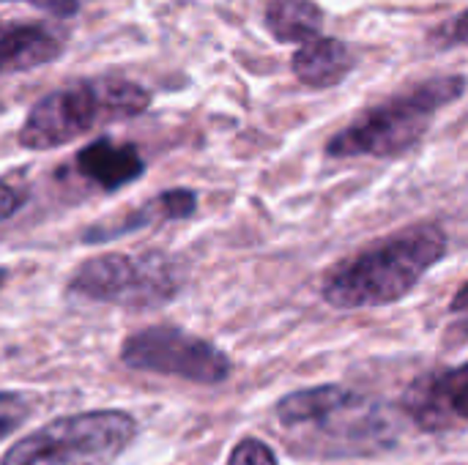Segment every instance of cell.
Masks as SVG:
<instances>
[{"label": "cell", "mask_w": 468, "mask_h": 465, "mask_svg": "<svg viewBox=\"0 0 468 465\" xmlns=\"http://www.w3.org/2000/svg\"><path fill=\"white\" fill-rule=\"evenodd\" d=\"M263 22L277 44H304L321 36L326 16L315 0H269Z\"/></svg>", "instance_id": "4fadbf2b"}, {"label": "cell", "mask_w": 468, "mask_h": 465, "mask_svg": "<svg viewBox=\"0 0 468 465\" xmlns=\"http://www.w3.org/2000/svg\"><path fill=\"white\" fill-rule=\"evenodd\" d=\"M27 206V189L11 181H0V225L16 217Z\"/></svg>", "instance_id": "e0dca14e"}, {"label": "cell", "mask_w": 468, "mask_h": 465, "mask_svg": "<svg viewBox=\"0 0 468 465\" xmlns=\"http://www.w3.org/2000/svg\"><path fill=\"white\" fill-rule=\"evenodd\" d=\"M74 173L101 192H118L145 173V159L137 145L96 137L74 156Z\"/></svg>", "instance_id": "30bf717a"}, {"label": "cell", "mask_w": 468, "mask_h": 465, "mask_svg": "<svg viewBox=\"0 0 468 465\" xmlns=\"http://www.w3.org/2000/svg\"><path fill=\"white\" fill-rule=\"evenodd\" d=\"M33 414V400L30 395L22 392H0V441L16 433L27 417Z\"/></svg>", "instance_id": "5bb4252c"}, {"label": "cell", "mask_w": 468, "mask_h": 465, "mask_svg": "<svg viewBox=\"0 0 468 465\" xmlns=\"http://www.w3.org/2000/svg\"><path fill=\"white\" fill-rule=\"evenodd\" d=\"M274 417L291 449L321 460L378 458L400 441V419L392 406L340 384L291 392L274 406Z\"/></svg>", "instance_id": "6da1fadb"}, {"label": "cell", "mask_w": 468, "mask_h": 465, "mask_svg": "<svg viewBox=\"0 0 468 465\" xmlns=\"http://www.w3.org/2000/svg\"><path fill=\"white\" fill-rule=\"evenodd\" d=\"M354 69H356L354 49L332 36H318L313 41H304L291 58L293 77L313 90H326L340 85Z\"/></svg>", "instance_id": "7c38bea8"}, {"label": "cell", "mask_w": 468, "mask_h": 465, "mask_svg": "<svg viewBox=\"0 0 468 465\" xmlns=\"http://www.w3.org/2000/svg\"><path fill=\"white\" fill-rule=\"evenodd\" d=\"M466 400L468 367L455 365V367H436L417 375L406 386L398 408L417 430L441 436L466 428Z\"/></svg>", "instance_id": "ba28073f"}, {"label": "cell", "mask_w": 468, "mask_h": 465, "mask_svg": "<svg viewBox=\"0 0 468 465\" xmlns=\"http://www.w3.org/2000/svg\"><path fill=\"white\" fill-rule=\"evenodd\" d=\"M0 3H27L33 8H41L58 19H69L80 11V0H0Z\"/></svg>", "instance_id": "ac0fdd59"}, {"label": "cell", "mask_w": 468, "mask_h": 465, "mask_svg": "<svg viewBox=\"0 0 468 465\" xmlns=\"http://www.w3.org/2000/svg\"><path fill=\"white\" fill-rule=\"evenodd\" d=\"M5 280H8V269L0 266V291H3V285H5Z\"/></svg>", "instance_id": "d6986e66"}, {"label": "cell", "mask_w": 468, "mask_h": 465, "mask_svg": "<svg viewBox=\"0 0 468 465\" xmlns=\"http://www.w3.org/2000/svg\"><path fill=\"white\" fill-rule=\"evenodd\" d=\"M145 85L121 77H90L41 96L25 115L16 143L25 151H52L74 143L96 126L129 121L151 107Z\"/></svg>", "instance_id": "277c9868"}, {"label": "cell", "mask_w": 468, "mask_h": 465, "mask_svg": "<svg viewBox=\"0 0 468 465\" xmlns=\"http://www.w3.org/2000/svg\"><path fill=\"white\" fill-rule=\"evenodd\" d=\"M137 433L140 425L129 411L69 414L19 439L0 465H115Z\"/></svg>", "instance_id": "8992f818"}, {"label": "cell", "mask_w": 468, "mask_h": 465, "mask_svg": "<svg viewBox=\"0 0 468 465\" xmlns=\"http://www.w3.org/2000/svg\"><path fill=\"white\" fill-rule=\"evenodd\" d=\"M463 25H466V11H458V14H452L447 22H441L439 27H433V30H431L433 47H439V49L463 47V44H466V30H463Z\"/></svg>", "instance_id": "2e32d148"}, {"label": "cell", "mask_w": 468, "mask_h": 465, "mask_svg": "<svg viewBox=\"0 0 468 465\" xmlns=\"http://www.w3.org/2000/svg\"><path fill=\"white\" fill-rule=\"evenodd\" d=\"M225 465H280L277 463V455L274 449L261 441V439H241L230 455H228V463Z\"/></svg>", "instance_id": "9a60e30c"}, {"label": "cell", "mask_w": 468, "mask_h": 465, "mask_svg": "<svg viewBox=\"0 0 468 465\" xmlns=\"http://www.w3.org/2000/svg\"><path fill=\"white\" fill-rule=\"evenodd\" d=\"M463 74L433 77L411 85L356 115L326 143L329 159H398L414 151L431 132L436 115L461 101Z\"/></svg>", "instance_id": "3957f363"}, {"label": "cell", "mask_w": 468, "mask_h": 465, "mask_svg": "<svg viewBox=\"0 0 468 465\" xmlns=\"http://www.w3.org/2000/svg\"><path fill=\"white\" fill-rule=\"evenodd\" d=\"M195 211H197V192L186 189V186H173V189H165V192L148 197L140 208H132L107 222H96L93 227L82 230L80 238L85 244H107V241L132 236L137 230L159 225V222H184V219L195 217Z\"/></svg>", "instance_id": "9c48e42d"}, {"label": "cell", "mask_w": 468, "mask_h": 465, "mask_svg": "<svg viewBox=\"0 0 468 465\" xmlns=\"http://www.w3.org/2000/svg\"><path fill=\"white\" fill-rule=\"evenodd\" d=\"M63 49V33L44 22H0V77L41 69Z\"/></svg>", "instance_id": "8fae6325"}, {"label": "cell", "mask_w": 468, "mask_h": 465, "mask_svg": "<svg viewBox=\"0 0 468 465\" xmlns=\"http://www.w3.org/2000/svg\"><path fill=\"white\" fill-rule=\"evenodd\" d=\"M121 365L197 386H219L233 375V362L222 348L167 323L129 334L121 345Z\"/></svg>", "instance_id": "52a82bcc"}, {"label": "cell", "mask_w": 468, "mask_h": 465, "mask_svg": "<svg viewBox=\"0 0 468 465\" xmlns=\"http://www.w3.org/2000/svg\"><path fill=\"white\" fill-rule=\"evenodd\" d=\"M450 252V236L439 222H417L335 263L321 285L332 310H378L403 301L425 274Z\"/></svg>", "instance_id": "7a4b0ae2"}, {"label": "cell", "mask_w": 468, "mask_h": 465, "mask_svg": "<svg viewBox=\"0 0 468 465\" xmlns=\"http://www.w3.org/2000/svg\"><path fill=\"white\" fill-rule=\"evenodd\" d=\"M186 285V266L165 249L104 252L82 260L66 291L74 299L118 310H162L173 304Z\"/></svg>", "instance_id": "5b68a950"}]
</instances>
